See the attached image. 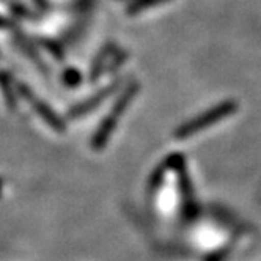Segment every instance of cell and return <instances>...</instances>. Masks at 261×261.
<instances>
[{
	"label": "cell",
	"mask_w": 261,
	"mask_h": 261,
	"mask_svg": "<svg viewBox=\"0 0 261 261\" xmlns=\"http://www.w3.org/2000/svg\"><path fill=\"white\" fill-rule=\"evenodd\" d=\"M137 91H139V84H133V85H129L123 95L115 101L114 104V109H112L110 114L102 120V123L99 124V127L96 129V133L95 136H93L91 139V148L95 151H101L104 150V146L107 145L110 136L114 134V130L118 124V118L124 114L126 109L129 107V104L133 102V99L136 98L137 95Z\"/></svg>",
	"instance_id": "1"
},
{
	"label": "cell",
	"mask_w": 261,
	"mask_h": 261,
	"mask_svg": "<svg viewBox=\"0 0 261 261\" xmlns=\"http://www.w3.org/2000/svg\"><path fill=\"white\" fill-rule=\"evenodd\" d=\"M21 91L24 93V96H25V99L35 107V112L38 114L43 120H44V123H47L54 130H57V133H63L65 130V124H63V121L59 118V115L55 114V112L46 104V102H43V101H40L38 98H36L33 93L27 88V87H21Z\"/></svg>",
	"instance_id": "2"
},
{
	"label": "cell",
	"mask_w": 261,
	"mask_h": 261,
	"mask_svg": "<svg viewBox=\"0 0 261 261\" xmlns=\"http://www.w3.org/2000/svg\"><path fill=\"white\" fill-rule=\"evenodd\" d=\"M114 91V87H106V88H102L101 91H98L96 95H93V98H90L88 101H84V102H81L79 106H76L72 110H71V114H69V117L71 118H79V117H84L85 114H88V112H91L93 109H95L98 104H101L110 93Z\"/></svg>",
	"instance_id": "3"
},
{
	"label": "cell",
	"mask_w": 261,
	"mask_h": 261,
	"mask_svg": "<svg viewBox=\"0 0 261 261\" xmlns=\"http://www.w3.org/2000/svg\"><path fill=\"white\" fill-rule=\"evenodd\" d=\"M115 55V44H106L104 47H102V50L98 54V57H96V60L93 62V65H91V71H90V81L91 82H95L101 74H102V71H104V68L107 66V63H109V60L114 57Z\"/></svg>",
	"instance_id": "4"
},
{
	"label": "cell",
	"mask_w": 261,
	"mask_h": 261,
	"mask_svg": "<svg viewBox=\"0 0 261 261\" xmlns=\"http://www.w3.org/2000/svg\"><path fill=\"white\" fill-rule=\"evenodd\" d=\"M162 2H165V0H130V4L127 7V14H130V16L139 14V13L151 8V7H156Z\"/></svg>",
	"instance_id": "5"
},
{
	"label": "cell",
	"mask_w": 261,
	"mask_h": 261,
	"mask_svg": "<svg viewBox=\"0 0 261 261\" xmlns=\"http://www.w3.org/2000/svg\"><path fill=\"white\" fill-rule=\"evenodd\" d=\"M0 87L4 90V98L8 107H14L16 106V98L13 95V88H11V82L10 77L5 72H0Z\"/></svg>",
	"instance_id": "6"
},
{
	"label": "cell",
	"mask_w": 261,
	"mask_h": 261,
	"mask_svg": "<svg viewBox=\"0 0 261 261\" xmlns=\"http://www.w3.org/2000/svg\"><path fill=\"white\" fill-rule=\"evenodd\" d=\"M63 81L68 87H77L81 82V74L77 69H66L63 74Z\"/></svg>",
	"instance_id": "7"
},
{
	"label": "cell",
	"mask_w": 261,
	"mask_h": 261,
	"mask_svg": "<svg viewBox=\"0 0 261 261\" xmlns=\"http://www.w3.org/2000/svg\"><path fill=\"white\" fill-rule=\"evenodd\" d=\"M10 24L8 22H5V19H2V17H0V27H8Z\"/></svg>",
	"instance_id": "8"
},
{
	"label": "cell",
	"mask_w": 261,
	"mask_h": 261,
	"mask_svg": "<svg viewBox=\"0 0 261 261\" xmlns=\"http://www.w3.org/2000/svg\"><path fill=\"white\" fill-rule=\"evenodd\" d=\"M0 191H2V181H0Z\"/></svg>",
	"instance_id": "9"
}]
</instances>
